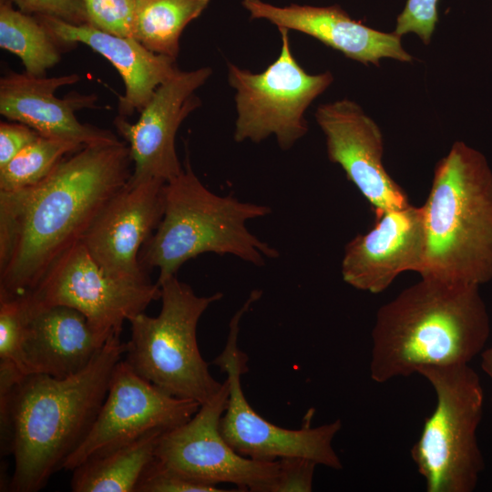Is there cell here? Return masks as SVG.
<instances>
[{
	"mask_svg": "<svg viewBox=\"0 0 492 492\" xmlns=\"http://www.w3.org/2000/svg\"><path fill=\"white\" fill-rule=\"evenodd\" d=\"M165 184L160 180L128 181L104 205L81 238L109 276L137 282L150 281L140 265L139 254L162 219Z\"/></svg>",
	"mask_w": 492,
	"mask_h": 492,
	"instance_id": "cell-15",
	"label": "cell"
},
{
	"mask_svg": "<svg viewBox=\"0 0 492 492\" xmlns=\"http://www.w3.org/2000/svg\"><path fill=\"white\" fill-rule=\"evenodd\" d=\"M200 404L169 395L138 374L122 359L111 375L97 418L63 469L73 470L91 456L155 430H169L189 421Z\"/></svg>",
	"mask_w": 492,
	"mask_h": 492,
	"instance_id": "cell-12",
	"label": "cell"
},
{
	"mask_svg": "<svg viewBox=\"0 0 492 492\" xmlns=\"http://www.w3.org/2000/svg\"><path fill=\"white\" fill-rule=\"evenodd\" d=\"M315 119L325 138L328 159L343 169L367 200L375 219L410 205L406 193L383 164L379 126L356 102L343 98L321 104Z\"/></svg>",
	"mask_w": 492,
	"mask_h": 492,
	"instance_id": "cell-14",
	"label": "cell"
},
{
	"mask_svg": "<svg viewBox=\"0 0 492 492\" xmlns=\"http://www.w3.org/2000/svg\"><path fill=\"white\" fill-rule=\"evenodd\" d=\"M125 141L87 145L39 183L0 190V298L25 297L129 181Z\"/></svg>",
	"mask_w": 492,
	"mask_h": 492,
	"instance_id": "cell-1",
	"label": "cell"
},
{
	"mask_svg": "<svg viewBox=\"0 0 492 492\" xmlns=\"http://www.w3.org/2000/svg\"><path fill=\"white\" fill-rule=\"evenodd\" d=\"M23 353L29 374L66 378L86 368L108 338L97 333L79 311L41 305L26 296Z\"/></svg>",
	"mask_w": 492,
	"mask_h": 492,
	"instance_id": "cell-19",
	"label": "cell"
},
{
	"mask_svg": "<svg viewBox=\"0 0 492 492\" xmlns=\"http://www.w3.org/2000/svg\"><path fill=\"white\" fill-rule=\"evenodd\" d=\"M426 253L421 278L477 285L492 280V170L485 156L455 142L436 165L422 206Z\"/></svg>",
	"mask_w": 492,
	"mask_h": 492,
	"instance_id": "cell-4",
	"label": "cell"
},
{
	"mask_svg": "<svg viewBox=\"0 0 492 492\" xmlns=\"http://www.w3.org/2000/svg\"><path fill=\"white\" fill-rule=\"evenodd\" d=\"M21 12L48 16L72 25H90L83 0H10Z\"/></svg>",
	"mask_w": 492,
	"mask_h": 492,
	"instance_id": "cell-29",
	"label": "cell"
},
{
	"mask_svg": "<svg viewBox=\"0 0 492 492\" xmlns=\"http://www.w3.org/2000/svg\"><path fill=\"white\" fill-rule=\"evenodd\" d=\"M210 67L179 70L161 84L135 123L117 116L113 124L128 145L133 163L129 182H169L183 169L175 148L181 123L201 101L195 92L211 76Z\"/></svg>",
	"mask_w": 492,
	"mask_h": 492,
	"instance_id": "cell-13",
	"label": "cell"
},
{
	"mask_svg": "<svg viewBox=\"0 0 492 492\" xmlns=\"http://www.w3.org/2000/svg\"><path fill=\"white\" fill-rule=\"evenodd\" d=\"M437 21L438 0H407L394 32L400 36L415 34L425 45H429Z\"/></svg>",
	"mask_w": 492,
	"mask_h": 492,
	"instance_id": "cell-27",
	"label": "cell"
},
{
	"mask_svg": "<svg viewBox=\"0 0 492 492\" xmlns=\"http://www.w3.org/2000/svg\"><path fill=\"white\" fill-rule=\"evenodd\" d=\"M481 355V368L492 381V345L484 349Z\"/></svg>",
	"mask_w": 492,
	"mask_h": 492,
	"instance_id": "cell-32",
	"label": "cell"
},
{
	"mask_svg": "<svg viewBox=\"0 0 492 492\" xmlns=\"http://www.w3.org/2000/svg\"><path fill=\"white\" fill-rule=\"evenodd\" d=\"M217 486L198 483L161 466L156 460L148 466L139 479L136 492H224Z\"/></svg>",
	"mask_w": 492,
	"mask_h": 492,
	"instance_id": "cell-28",
	"label": "cell"
},
{
	"mask_svg": "<svg viewBox=\"0 0 492 492\" xmlns=\"http://www.w3.org/2000/svg\"><path fill=\"white\" fill-rule=\"evenodd\" d=\"M24 326V298H0V397L29 374L23 353Z\"/></svg>",
	"mask_w": 492,
	"mask_h": 492,
	"instance_id": "cell-25",
	"label": "cell"
},
{
	"mask_svg": "<svg viewBox=\"0 0 492 492\" xmlns=\"http://www.w3.org/2000/svg\"><path fill=\"white\" fill-rule=\"evenodd\" d=\"M90 25L108 33L133 38L136 0H83Z\"/></svg>",
	"mask_w": 492,
	"mask_h": 492,
	"instance_id": "cell-26",
	"label": "cell"
},
{
	"mask_svg": "<svg viewBox=\"0 0 492 492\" xmlns=\"http://www.w3.org/2000/svg\"><path fill=\"white\" fill-rule=\"evenodd\" d=\"M36 17L63 47L84 44L112 64L125 86V93L118 99V116L139 113L156 89L179 71L176 59L149 50L135 38L113 35L91 25Z\"/></svg>",
	"mask_w": 492,
	"mask_h": 492,
	"instance_id": "cell-20",
	"label": "cell"
},
{
	"mask_svg": "<svg viewBox=\"0 0 492 492\" xmlns=\"http://www.w3.org/2000/svg\"><path fill=\"white\" fill-rule=\"evenodd\" d=\"M78 74L36 77L9 71L0 79V114L25 124L40 136L74 141L83 146L119 140L110 130L81 123L76 112L95 108V94L71 92L59 98L62 87L77 83Z\"/></svg>",
	"mask_w": 492,
	"mask_h": 492,
	"instance_id": "cell-17",
	"label": "cell"
},
{
	"mask_svg": "<svg viewBox=\"0 0 492 492\" xmlns=\"http://www.w3.org/2000/svg\"><path fill=\"white\" fill-rule=\"evenodd\" d=\"M83 147L74 141L39 136L0 168V190H17L39 183L65 157Z\"/></svg>",
	"mask_w": 492,
	"mask_h": 492,
	"instance_id": "cell-24",
	"label": "cell"
},
{
	"mask_svg": "<svg viewBox=\"0 0 492 492\" xmlns=\"http://www.w3.org/2000/svg\"><path fill=\"white\" fill-rule=\"evenodd\" d=\"M489 334L479 286L421 278L377 311L371 378L382 384L423 366L469 364Z\"/></svg>",
	"mask_w": 492,
	"mask_h": 492,
	"instance_id": "cell-3",
	"label": "cell"
},
{
	"mask_svg": "<svg viewBox=\"0 0 492 492\" xmlns=\"http://www.w3.org/2000/svg\"><path fill=\"white\" fill-rule=\"evenodd\" d=\"M210 0H136L133 38L149 50L177 59L183 30Z\"/></svg>",
	"mask_w": 492,
	"mask_h": 492,
	"instance_id": "cell-22",
	"label": "cell"
},
{
	"mask_svg": "<svg viewBox=\"0 0 492 492\" xmlns=\"http://www.w3.org/2000/svg\"><path fill=\"white\" fill-rule=\"evenodd\" d=\"M156 282H130L107 274L81 241L65 251L26 297L41 305H66L83 313L100 335L118 336L125 321L160 299Z\"/></svg>",
	"mask_w": 492,
	"mask_h": 492,
	"instance_id": "cell-11",
	"label": "cell"
},
{
	"mask_svg": "<svg viewBox=\"0 0 492 492\" xmlns=\"http://www.w3.org/2000/svg\"><path fill=\"white\" fill-rule=\"evenodd\" d=\"M229 395L226 380L189 421L164 431L156 460L169 471L198 483H227L240 491L273 492L279 459L263 461L241 456L221 434L220 423Z\"/></svg>",
	"mask_w": 492,
	"mask_h": 492,
	"instance_id": "cell-10",
	"label": "cell"
},
{
	"mask_svg": "<svg viewBox=\"0 0 492 492\" xmlns=\"http://www.w3.org/2000/svg\"><path fill=\"white\" fill-rule=\"evenodd\" d=\"M164 429L143 436L89 457L74 468L70 487L74 492H136L137 485L156 457Z\"/></svg>",
	"mask_w": 492,
	"mask_h": 492,
	"instance_id": "cell-21",
	"label": "cell"
},
{
	"mask_svg": "<svg viewBox=\"0 0 492 492\" xmlns=\"http://www.w3.org/2000/svg\"><path fill=\"white\" fill-rule=\"evenodd\" d=\"M161 310L157 317L140 313L131 317V337L125 361L132 369L170 395L200 405L221 387L210 373L197 343V325L203 313L222 298L221 292L199 296L176 275L160 284Z\"/></svg>",
	"mask_w": 492,
	"mask_h": 492,
	"instance_id": "cell-6",
	"label": "cell"
},
{
	"mask_svg": "<svg viewBox=\"0 0 492 492\" xmlns=\"http://www.w3.org/2000/svg\"><path fill=\"white\" fill-rule=\"evenodd\" d=\"M278 30L282 46L276 60L261 73L228 63V80L236 91L234 140L259 143L274 135L279 147L287 150L307 133L305 111L333 76L330 71L307 73L292 55L289 29Z\"/></svg>",
	"mask_w": 492,
	"mask_h": 492,
	"instance_id": "cell-8",
	"label": "cell"
},
{
	"mask_svg": "<svg viewBox=\"0 0 492 492\" xmlns=\"http://www.w3.org/2000/svg\"><path fill=\"white\" fill-rule=\"evenodd\" d=\"M271 212L266 205L210 191L187 156L182 171L165 184L163 216L140 251V265L146 272L159 270V285L176 275L186 261L206 252L230 254L262 266L280 253L251 233L247 222Z\"/></svg>",
	"mask_w": 492,
	"mask_h": 492,
	"instance_id": "cell-5",
	"label": "cell"
},
{
	"mask_svg": "<svg viewBox=\"0 0 492 492\" xmlns=\"http://www.w3.org/2000/svg\"><path fill=\"white\" fill-rule=\"evenodd\" d=\"M40 135L32 128L15 121L0 123V168L34 142Z\"/></svg>",
	"mask_w": 492,
	"mask_h": 492,
	"instance_id": "cell-31",
	"label": "cell"
},
{
	"mask_svg": "<svg viewBox=\"0 0 492 492\" xmlns=\"http://www.w3.org/2000/svg\"><path fill=\"white\" fill-rule=\"evenodd\" d=\"M0 47L18 56L25 72L36 77L60 61L63 48L36 16L15 9L10 0H0Z\"/></svg>",
	"mask_w": 492,
	"mask_h": 492,
	"instance_id": "cell-23",
	"label": "cell"
},
{
	"mask_svg": "<svg viewBox=\"0 0 492 492\" xmlns=\"http://www.w3.org/2000/svg\"><path fill=\"white\" fill-rule=\"evenodd\" d=\"M426 245L422 206L386 211L370 231L346 244L342 277L357 290L380 293L402 272H420Z\"/></svg>",
	"mask_w": 492,
	"mask_h": 492,
	"instance_id": "cell-16",
	"label": "cell"
},
{
	"mask_svg": "<svg viewBox=\"0 0 492 492\" xmlns=\"http://www.w3.org/2000/svg\"><path fill=\"white\" fill-rule=\"evenodd\" d=\"M126 350L112 335L79 373L31 374L0 398L2 446L15 460L11 491H38L63 469L89 433Z\"/></svg>",
	"mask_w": 492,
	"mask_h": 492,
	"instance_id": "cell-2",
	"label": "cell"
},
{
	"mask_svg": "<svg viewBox=\"0 0 492 492\" xmlns=\"http://www.w3.org/2000/svg\"><path fill=\"white\" fill-rule=\"evenodd\" d=\"M432 385L436 405L411 456L427 492H472L485 468L477 431L484 391L477 372L465 364L427 365L417 370Z\"/></svg>",
	"mask_w": 492,
	"mask_h": 492,
	"instance_id": "cell-7",
	"label": "cell"
},
{
	"mask_svg": "<svg viewBox=\"0 0 492 492\" xmlns=\"http://www.w3.org/2000/svg\"><path fill=\"white\" fill-rule=\"evenodd\" d=\"M278 477L273 492H310L317 464L302 457L279 459Z\"/></svg>",
	"mask_w": 492,
	"mask_h": 492,
	"instance_id": "cell-30",
	"label": "cell"
},
{
	"mask_svg": "<svg viewBox=\"0 0 492 492\" xmlns=\"http://www.w3.org/2000/svg\"><path fill=\"white\" fill-rule=\"evenodd\" d=\"M252 19H265L313 36L346 57L364 65L379 66L382 58L411 63L414 58L395 32H382L352 18L341 6H313L292 4L277 6L262 0H242Z\"/></svg>",
	"mask_w": 492,
	"mask_h": 492,
	"instance_id": "cell-18",
	"label": "cell"
},
{
	"mask_svg": "<svg viewBox=\"0 0 492 492\" xmlns=\"http://www.w3.org/2000/svg\"><path fill=\"white\" fill-rule=\"evenodd\" d=\"M261 298L252 291L230 323L226 345L213 363L227 374L230 395L220 426L223 437L241 456L256 460L273 461L302 457L333 469L343 464L333 447L342 422L311 427L310 421L300 429H286L269 422L250 405L241 387V376L247 371L246 354L238 346L240 323L249 308Z\"/></svg>",
	"mask_w": 492,
	"mask_h": 492,
	"instance_id": "cell-9",
	"label": "cell"
}]
</instances>
